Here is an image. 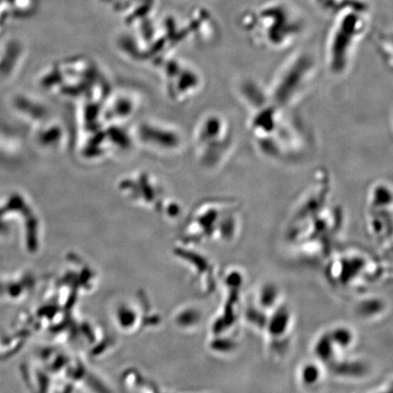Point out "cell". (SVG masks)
Instances as JSON below:
<instances>
[{"label":"cell","instance_id":"cell-1","mask_svg":"<svg viewBox=\"0 0 393 393\" xmlns=\"http://www.w3.org/2000/svg\"><path fill=\"white\" fill-rule=\"evenodd\" d=\"M242 99L249 109L248 127L262 154L274 161L291 159L298 150L296 136L285 119L286 109L268 97L267 90L248 83L241 88Z\"/></svg>","mask_w":393,"mask_h":393},{"label":"cell","instance_id":"cell-5","mask_svg":"<svg viewBox=\"0 0 393 393\" xmlns=\"http://www.w3.org/2000/svg\"><path fill=\"white\" fill-rule=\"evenodd\" d=\"M291 324V312L287 306H280L268 319L265 329L271 337L280 339L285 336Z\"/></svg>","mask_w":393,"mask_h":393},{"label":"cell","instance_id":"cell-2","mask_svg":"<svg viewBox=\"0 0 393 393\" xmlns=\"http://www.w3.org/2000/svg\"><path fill=\"white\" fill-rule=\"evenodd\" d=\"M314 66V62L307 55L296 56L287 62L267 90L270 99L286 111L294 107L308 90Z\"/></svg>","mask_w":393,"mask_h":393},{"label":"cell","instance_id":"cell-14","mask_svg":"<svg viewBox=\"0 0 393 393\" xmlns=\"http://www.w3.org/2000/svg\"><path fill=\"white\" fill-rule=\"evenodd\" d=\"M218 348L220 351H223V353H232L236 348L235 342L229 338L218 339Z\"/></svg>","mask_w":393,"mask_h":393},{"label":"cell","instance_id":"cell-4","mask_svg":"<svg viewBox=\"0 0 393 393\" xmlns=\"http://www.w3.org/2000/svg\"><path fill=\"white\" fill-rule=\"evenodd\" d=\"M391 184L376 182L369 188L366 200V223L371 234L377 239L391 237L393 200Z\"/></svg>","mask_w":393,"mask_h":393},{"label":"cell","instance_id":"cell-6","mask_svg":"<svg viewBox=\"0 0 393 393\" xmlns=\"http://www.w3.org/2000/svg\"><path fill=\"white\" fill-rule=\"evenodd\" d=\"M337 348L334 345L329 332L322 334L319 337L313 347L314 355L321 363L332 365L335 362Z\"/></svg>","mask_w":393,"mask_h":393},{"label":"cell","instance_id":"cell-12","mask_svg":"<svg viewBox=\"0 0 393 393\" xmlns=\"http://www.w3.org/2000/svg\"><path fill=\"white\" fill-rule=\"evenodd\" d=\"M245 317H246L247 321H249L250 324L254 325V326L261 328H266L267 325L268 319L264 314V310L261 308H250L246 310L245 312Z\"/></svg>","mask_w":393,"mask_h":393},{"label":"cell","instance_id":"cell-9","mask_svg":"<svg viewBox=\"0 0 393 393\" xmlns=\"http://www.w3.org/2000/svg\"><path fill=\"white\" fill-rule=\"evenodd\" d=\"M329 334L335 347L342 350L350 348L355 339L353 330L346 326L335 327Z\"/></svg>","mask_w":393,"mask_h":393},{"label":"cell","instance_id":"cell-13","mask_svg":"<svg viewBox=\"0 0 393 393\" xmlns=\"http://www.w3.org/2000/svg\"><path fill=\"white\" fill-rule=\"evenodd\" d=\"M242 283H243V278H242V275L239 271H232V273L227 275L226 284L232 291H238L242 286Z\"/></svg>","mask_w":393,"mask_h":393},{"label":"cell","instance_id":"cell-7","mask_svg":"<svg viewBox=\"0 0 393 393\" xmlns=\"http://www.w3.org/2000/svg\"><path fill=\"white\" fill-rule=\"evenodd\" d=\"M334 374L344 378H362L367 374L368 367L360 360H346L332 364Z\"/></svg>","mask_w":393,"mask_h":393},{"label":"cell","instance_id":"cell-3","mask_svg":"<svg viewBox=\"0 0 393 393\" xmlns=\"http://www.w3.org/2000/svg\"><path fill=\"white\" fill-rule=\"evenodd\" d=\"M200 138L205 146L204 153L207 162L209 166L216 168L223 164L232 152L235 143L234 129L223 115L211 114L203 120Z\"/></svg>","mask_w":393,"mask_h":393},{"label":"cell","instance_id":"cell-15","mask_svg":"<svg viewBox=\"0 0 393 393\" xmlns=\"http://www.w3.org/2000/svg\"><path fill=\"white\" fill-rule=\"evenodd\" d=\"M380 393H392V391H391V390H389L388 392H380Z\"/></svg>","mask_w":393,"mask_h":393},{"label":"cell","instance_id":"cell-8","mask_svg":"<svg viewBox=\"0 0 393 393\" xmlns=\"http://www.w3.org/2000/svg\"><path fill=\"white\" fill-rule=\"evenodd\" d=\"M280 298V289L275 283H265L259 289L258 307L263 310L273 309Z\"/></svg>","mask_w":393,"mask_h":393},{"label":"cell","instance_id":"cell-10","mask_svg":"<svg viewBox=\"0 0 393 393\" xmlns=\"http://www.w3.org/2000/svg\"><path fill=\"white\" fill-rule=\"evenodd\" d=\"M321 366L315 362H307L300 369V379L305 387H314L321 379Z\"/></svg>","mask_w":393,"mask_h":393},{"label":"cell","instance_id":"cell-11","mask_svg":"<svg viewBox=\"0 0 393 393\" xmlns=\"http://www.w3.org/2000/svg\"><path fill=\"white\" fill-rule=\"evenodd\" d=\"M384 309V303L379 298H371L360 301L357 312L362 317L371 318L379 314Z\"/></svg>","mask_w":393,"mask_h":393}]
</instances>
